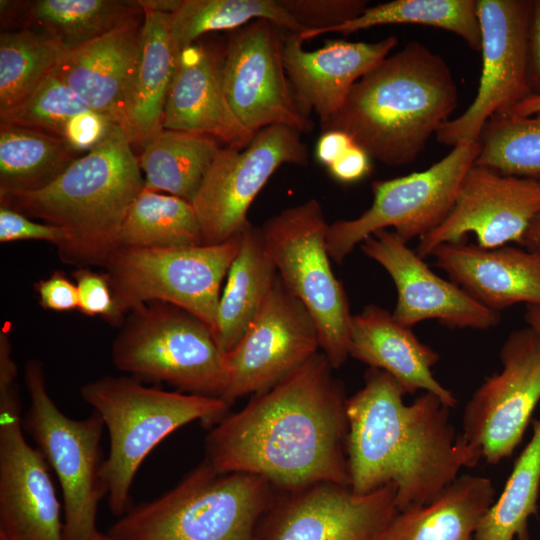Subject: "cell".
Segmentation results:
<instances>
[{
	"mask_svg": "<svg viewBox=\"0 0 540 540\" xmlns=\"http://www.w3.org/2000/svg\"><path fill=\"white\" fill-rule=\"evenodd\" d=\"M458 103L447 62L418 41L386 57L359 79L324 131L348 134L389 166L413 162Z\"/></svg>",
	"mask_w": 540,
	"mask_h": 540,
	"instance_id": "3",
	"label": "cell"
},
{
	"mask_svg": "<svg viewBox=\"0 0 540 540\" xmlns=\"http://www.w3.org/2000/svg\"><path fill=\"white\" fill-rule=\"evenodd\" d=\"M364 386L346 400L350 488L357 495L396 488L398 511L432 502L481 451L458 435L450 407L424 392L405 404L388 373L369 368Z\"/></svg>",
	"mask_w": 540,
	"mask_h": 540,
	"instance_id": "2",
	"label": "cell"
},
{
	"mask_svg": "<svg viewBox=\"0 0 540 540\" xmlns=\"http://www.w3.org/2000/svg\"><path fill=\"white\" fill-rule=\"evenodd\" d=\"M91 110L54 69L21 102L0 114V123L64 139L69 123Z\"/></svg>",
	"mask_w": 540,
	"mask_h": 540,
	"instance_id": "38",
	"label": "cell"
},
{
	"mask_svg": "<svg viewBox=\"0 0 540 540\" xmlns=\"http://www.w3.org/2000/svg\"><path fill=\"white\" fill-rule=\"evenodd\" d=\"M141 13L134 0L20 1L17 23L20 29L57 39L71 51Z\"/></svg>",
	"mask_w": 540,
	"mask_h": 540,
	"instance_id": "29",
	"label": "cell"
},
{
	"mask_svg": "<svg viewBox=\"0 0 540 540\" xmlns=\"http://www.w3.org/2000/svg\"><path fill=\"white\" fill-rule=\"evenodd\" d=\"M370 167V156L365 150L354 144L328 169L335 179L350 183L365 177L369 173Z\"/></svg>",
	"mask_w": 540,
	"mask_h": 540,
	"instance_id": "43",
	"label": "cell"
},
{
	"mask_svg": "<svg viewBox=\"0 0 540 540\" xmlns=\"http://www.w3.org/2000/svg\"><path fill=\"white\" fill-rule=\"evenodd\" d=\"M57 39L31 29L0 34V114L27 97L66 56Z\"/></svg>",
	"mask_w": 540,
	"mask_h": 540,
	"instance_id": "36",
	"label": "cell"
},
{
	"mask_svg": "<svg viewBox=\"0 0 540 540\" xmlns=\"http://www.w3.org/2000/svg\"><path fill=\"white\" fill-rule=\"evenodd\" d=\"M302 43L297 35H284L283 63L300 109L307 116L315 112L321 125L342 108L354 84L390 55L398 39L330 40L314 51Z\"/></svg>",
	"mask_w": 540,
	"mask_h": 540,
	"instance_id": "21",
	"label": "cell"
},
{
	"mask_svg": "<svg viewBox=\"0 0 540 540\" xmlns=\"http://www.w3.org/2000/svg\"><path fill=\"white\" fill-rule=\"evenodd\" d=\"M495 496L489 478L460 474L429 504L398 511L385 540H475Z\"/></svg>",
	"mask_w": 540,
	"mask_h": 540,
	"instance_id": "27",
	"label": "cell"
},
{
	"mask_svg": "<svg viewBox=\"0 0 540 540\" xmlns=\"http://www.w3.org/2000/svg\"><path fill=\"white\" fill-rule=\"evenodd\" d=\"M540 112V95H530L520 102L509 115L529 116Z\"/></svg>",
	"mask_w": 540,
	"mask_h": 540,
	"instance_id": "47",
	"label": "cell"
},
{
	"mask_svg": "<svg viewBox=\"0 0 540 540\" xmlns=\"http://www.w3.org/2000/svg\"><path fill=\"white\" fill-rule=\"evenodd\" d=\"M131 144L115 125L51 184L37 191L0 193V205L63 229L67 241L58 252L64 262L106 265L119 249L129 208L144 189Z\"/></svg>",
	"mask_w": 540,
	"mask_h": 540,
	"instance_id": "4",
	"label": "cell"
},
{
	"mask_svg": "<svg viewBox=\"0 0 540 540\" xmlns=\"http://www.w3.org/2000/svg\"><path fill=\"white\" fill-rule=\"evenodd\" d=\"M204 245L191 202L143 189L126 215L119 248L187 247Z\"/></svg>",
	"mask_w": 540,
	"mask_h": 540,
	"instance_id": "32",
	"label": "cell"
},
{
	"mask_svg": "<svg viewBox=\"0 0 540 540\" xmlns=\"http://www.w3.org/2000/svg\"><path fill=\"white\" fill-rule=\"evenodd\" d=\"M22 426L16 384L0 386V540H65L47 461Z\"/></svg>",
	"mask_w": 540,
	"mask_h": 540,
	"instance_id": "17",
	"label": "cell"
},
{
	"mask_svg": "<svg viewBox=\"0 0 540 540\" xmlns=\"http://www.w3.org/2000/svg\"><path fill=\"white\" fill-rule=\"evenodd\" d=\"M478 142L462 143L428 169L372 183L373 201L359 217L329 224L327 250L340 264L375 232L393 228L405 243L437 228L452 209L460 184L478 155Z\"/></svg>",
	"mask_w": 540,
	"mask_h": 540,
	"instance_id": "11",
	"label": "cell"
},
{
	"mask_svg": "<svg viewBox=\"0 0 540 540\" xmlns=\"http://www.w3.org/2000/svg\"><path fill=\"white\" fill-rule=\"evenodd\" d=\"M272 485L249 473H222L206 461L171 490L130 509L110 527L114 540H258Z\"/></svg>",
	"mask_w": 540,
	"mask_h": 540,
	"instance_id": "5",
	"label": "cell"
},
{
	"mask_svg": "<svg viewBox=\"0 0 540 540\" xmlns=\"http://www.w3.org/2000/svg\"><path fill=\"white\" fill-rule=\"evenodd\" d=\"M223 54L196 41L181 49L167 95L163 129L205 134L243 149L251 133L233 112L222 82Z\"/></svg>",
	"mask_w": 540,
	"mask_h": 540,
	"instance_id": "22",
	"label": "cell"
},
{
	"mask_svg": "<svg viewBox=\"0 0 540 540\" xmlns=\"http://www.w3.org/2000/svg\"><path fill=\"white\" fill-rule=\"evenodd\" d=\"M271 511L258 540H385L398 513L396 488L357 495L349 486L318 483L288 492Z\"/></svg>",
	"mask_w": 540,
	"mask_h": 540,
	"instance_id": "19",
	"label": "cell"
},
{
	"mask_svg": "<svg viewBox=\"0 0 540 540\" xmlns=\"http://www.w3.org/2000/svg\"><path fill=\"white\" fill-rule=\"evenodd\" d=\"M78 289V309L88 316H102L117 323L122 316L116 308L112 289L107 275H101L87 269H80L74 274Z\"/></svg>",
	"mask_w": 540,
	"mask_h": 540,
	"instance_id": "40",
	"label": "cell"
},
{
	"mask_svg": "<svg viewBox=\"0 0 540 540\" xmlns=\"http://www.w3.org/2000/svg\"><path fill=\"white\" fill-rule=\"evenodd\" d=\"M221 292L214 337L227 353L253 321L278 278V272L261 237L250 222L242 230L239 251Z\"/></svg>",
	"mask_w": 540,
	"mask_h": 540,
	"instance_id": "28",
	"label": "cell"
},
{
	"mask_svg": "<svg viewBox=\"0 0 540 540\" xmlns=\"http://www.w3.org/2000/svg\"><path fill=\"white\" fill-rule=\"evenodd\" d=\"M144 188L192 202L220 147L212 136L163 129L143 145Z\"/></svg>",
	"mask_w": 540,
	"mask_h": 540,
	"instance_id": "30",
	"label": "cell"
},
{
	"mask_svg": "<svg viewBox=\"0 0 540 540\" xmlns=\"http://www.w3.org/2000/svg\"><path fill=\"white\" fill-rule=\"evenodd\" d=\"M361 249L392 278L397 290L392 316L400 324L412 328L421 321L436 320L452 329L486 330L500 323L501 313L437 275L394 231L375 232L361 243Z\"/></svg>",
	"mask_w": 540,
	"mask_h": 540,
	"instance_id": "20",
	"label": "cell"
},
{
	"mask_svg": "<svg viewBox=\"0 0 540 540\" xmlns=\"http://www.w3.org/2000/svg\"><path fill=\"white\" fill-rule=\"evenodd\" d=\"M112 360L140 381L164 382L183 393L222 398L227 385L225 353L212 329L167 303L133 311L114 341Z\"/></svg>",
	"mask_w": 540,
	"mask_h": 540,
	"instance_id": "7",
	"label": "cell"
},
{
	"mask_svg": "<svg viewBox=\"0 0 540 540\" xmlns=\"http://www.w3.org/2000/svg\"><path fill=\"white\" fill-rule=\"evenodd\" d=\"M279 26L257 19L231 32L223 53L222 82L239 121L254 135L283 125L310 133L312 119L300 109L289 83Z\"/></svg>",
	"mask_w": 540,
	"mask_h": 540,
	"instance_id": "15",
	"label": "cell"
},
{
	"mask_svg": "<svg viewBox=\"0 0 540 540\" xmlns=\"http://www.w3.org/2000/svg\"><path fill=\"white\" fill-rule=\"evenodd\" d=\"M79 157L62 138L0 123V193L40 190Z\"/></svg>",
	"mask_w": 540,
	"mask_h": 540,
	"instance_id": "31",
	"label": "cell"
},
{
	"mask_svg": "<svg viewBox=\"0 0 540 540\" xmlns=\"http://www.w3.org/2000/svg\"><path fill=\"white\" fill-rule=\"evenodd\" d=\"M42 240L58 249L67 241L66 232L48 223H40L8 207L0 205V241Z\"/></svg>",
	"mask_w": 540,
	"mask_h": 540,
	"instance_id": "41",
	"label": "cell"
},
{
	"mask_svg": "<svg viewBox=\"0 0 540 540\" xmlns=\"http://www.w3.org/2000/svg\"><path fill=\"white\" fill-rule=\"evenodd\" d=\"M80 393L109 433L104 479L110 511L117 517L130 509L135 475L153 448L195 420L219 422L230 406L219 397L164 391L128 376L102 377L83 385Z\"/></svg>",
	"mask_w": 540,
	"mask_h": 540,
	"instance_id": "6",
	"label": "cell"
},
{
	"mask_svg": "<svg viewBox=\"0 0 540 540\" xmlns=\"http://www.w3.org/2000/svg\"><path fill=\"white\" fill-rule=\"evenodd\" d=\"M481 30L482 71L477 94L458 117L436 131L439 143L476 142L486 122L509 115L529 97L528 29L532 1L476 0Z\"/></svg>",
	"mask_w": 540,
	"mask_h": 540,
	"instance_id": "12",
	"label": "cell"
},
{
	"mask_svg": "<svg viewBox=\"0 0 540 540\" xmlns=\"http://www.w3.org/2000/svg\"><path fill=\"white\" fill-rule=\"evenodd\" d=\"M528 81L531 95H540V0L532 1L528 29Z\"/></svg>",
	"mask_w": 540,
	"mask_h": 540,
	"instance_id": "44",
	"label": "cell"
},
{
	"mask_svg": "<svg viewBox=\"0 0 540 540\" xmlns=\"http://www.w3.org/2000/svg\"><path fill=\"white\" fill-rule=\"evenodd\" d=\"M354 144L352 138L345 132L324 131L316 145V157L319 162L330 167Z\"/></svg>",
	"mask_w": 540,
	"mask_h": 540,
	"instance_id": "45",
	"label": "cell"
},
{
	"mask_svg": "<svg viewBox=\"0 0 540 540\" xmlns=\"http://www.w3.org/2000/svg\"><path fill=\"white\" fill-rule=\"evenodd\" d=\"M35 288L44 309L53 311L78 309L77 286L61 272L57 271L49 278L39 281L35 284Z\"/></svg>",
	"mask_w": 540,
	"mask_h": 540,
	"instance_id": "42",
	"label": "cell"
},
{
	"mask_svg": "<svg viewBox=\"0 0 540 540\" xmlns=\"http://www.w3.org/2000/svg\"><path fill=\"white\" fill-rule=\"evenodd\" d=\"M242 231L215 245L119 248L105 265L120 315L154 302L196 316L215 331L221 285Z\"/></svg>",
	"mask_w": 540,
	"mask_h": 540,
	"instance_id": "8",
	"label": "cell"
},
{
	"mask_svg": "<svg viewBox=\"0 0 540 540\" xmlns=\"http://www.w3.org/2000/svg\"><path fill=\"white\" fill-rule=\"evenodd\" d=\"M449 279L486 308L501 313L518 303L540 306V247L446 243L430 254Z\"/></svg>",
	"mask_w": 540,
	"mask_h": 540,
	"instance_id": "23",
	"label": "cell"
},
{
	"mask_svg": "<svg viewBox=\"0 0 540 540\" xmlns=\"http://www.w3.org/2000/svg\"><path fill=\"white\" fill-rule=\"evenodd\" d=\"M499 357L501 370L485 378L462 416V436L492 465L513 454L540 401V334L529 326L510 332Z\"/></svg>",
	"mask_w": 540,
	"mask_h": 540,
	"instance_id": "14",
	"label": "cell"
},
{
	"mask_svg": "<svg viewBox=\"0 0 540 540\" xmlns=\"http://www.w3.org/2000/svg\"><path fill=\"white\" fill-rule=\"evenodd\" d=\"M281 3L304 28L297 35L302 41L353 20L368 7L365 0H281Z\"/></svg>",
	"mask_w": 540,
	"mask_h": 540,
	"instance_id": "39",
	"label": "cell"
},
{
	"mask_svg": "<svg viewBox=\"0 0 540 540\" xmlns=\"http://www.w3.org/2000/svg\"><path fill=\"white\" fill-rule=\"evenodd\" d=\"M30 406L23 427L36 443L60 483L64 502L65 540H90L98 531L100 501L107 495L106 458L101 445L103 419L93 412L85 419L65 415L50 397L44 367L38 360L25 366Z\"/></svg>",
	"mask_w": 540,
	"mask_h": 540,
	"instance_id": "10",
	"label": "cell"
},
{
	"mask_svg": "<svg viewBox=\"0 0 540 540\" xmlns=\"http://www.w3.org/2000/svg\"><path fill=\"white\" fill-rule=\"evenodd\" d=\"M139 53L128 87L123 130L142 146L163 130L167 95L181 48L170 25L171 14L143 11Z\"/></svg>",
	"mask_w": 540,
	"mask_h": 540,
	"instance_id": "26",
	"label": "cell"
},
{
	"mask_svg": "<svg viewBox=\"0 0 540 540\" xmlns=\"http://www.w3.org/2000/svg\"><path fill=\"white\" fill-rule=\"evenodd\" d=\"M524 319L529 327L540 334V306L528 305L526 307Z\"/></svg>",
	"mask_w": 540,
	"mask_h": 540,
	"instance_id": "49",
	"label": "cell"
},
{
	"mask_svg": "<svg viewBox=\"0 0 540 540\" xmlns=\"http://www.w3.org/2000/svg\"><path fill=\"white\" fill-rule=\"evenodd\" d=\"M474 165L500 174L540 180V112L494 116L477 140Z\"/></svg>",
	"mask_w": 540,
	"mask_h": 540,
	"instance_id": "37",
	"label": "cell"
},
{
	"mask_svg": "<svg viewBox=\"0 0 540 540\" xmlns=\"http://www.w3.org/2000/svg\"><path fill=\"white\" fill-rule=\"evenodd\" d=\"M257 19L269 20L294 35L305 31L281 0H182L170 16V25L182 49L207 32L234 31Z\"/></svg>",
	"mask_w": 540,
	"mask_h": 540,
	"instance_id": "35",
	"label": "cell"
},
{
	"mask_svg": "<svg viewBox=\"0 0 540 540\" xmlns=\"http://www.w3.org/2000/svg\"><path fill=\"white\" fill-rule=\"evenodd\" d=\"M348 355L388 373L405 393L422 390L436 395L450 408L457 405L456 397L432 373L440 360L439 353L378 305L370 304L352 315Z\"/></svg>",
	"mask_w": 540,
	"mask_h": 540,
	"instance_id": "24",
	"label": "cell"
},
{
	"mask_svg": "<svg viewBox=\"0 0 540 540\" xmlns=\"http://www.w3.org/2000/svg\"><path fill=\"white\" fill-rule=\"evenodd\" d=\"M320 349L315 322L279 275L237 344L225 353L229 405L264 391L299 368Z\"/></svg>",
	"mask_w": 540,
	"mask_h": 540,
	"instance_id": "16",
	"label": "cell"
},
{
	"mask_svg": "<svg viewBox=\"0 0 540 540\" xmlns=\"http://www.w3.org/2000/svg\"><path fill=\"white\" fill-rule=\"evenodd\" d=\"M540 491V419L516 459L505 487L482 518L475 540H530L528 520L537 513Z\"/></svg>",
	"mask_w": 540,
	"mask_h": 540,
	"instance_id": "33",
	"label": "cell"
},
{
	"mask_svg": "<svg viewBox=\"0 0 540 540\" xmlns=\"http://www.w3.org/2000/svg\"><path fill=\"white\" fill-rule=\"evenodd\" d=\"M144 13L68 51L57 75L89 108L123 129L128 87L135 69Z\"/></svg>",
	"mask_w": 540,
	"mask_h": 540,
	"instance_id": "25",
	"label": "cell"
},
{
	"mask_svg": "<svg viewBox=\"0 0 540 540\" xmlns=\"http://www.w3.org/2000/svg\"><path fill=\"white\" fill-rule=\"evenodd\" d=\"M301 133L274 125L257 132L243 149L220 148L192 200L204 245L220 244L249 223L252 202L283 164L306 165Z\"/></svg>",
	"mask_w": 540,
	"mask_h": 540,
	"instance_id": "13",
	"label": "cell"
},
{
	"mask_svg": "<svg viewBox=\"0 0 540 540\" xmlns=\"http://www.w3.org/2000/svg\"><path fill=\"white\" fill-rule=\"evenodd\" d=\"M539 214L540 180L503 175L473 165L460 184L448 216L419 239L416 253L425 259L441 244L465 242L469 233L483 248L511 242L522 245Z\"/></svg>",
	"mask_w": 540,
	"mask_h": 540,
	"instance_id": "18",
	"label": "cell"
},
{
	"mask_svg": "<svg viewBox=\"0 0 540 540\" xmlns=\"http://www.w3.org/2000/svg\"><path fill=\"white\" fill-rule=\"evenodd\" d=\"M259 228L281 281L313 318L322 353L334 369L341 367L349 357L352 315L330 264L329 224L319 202L310 199L290 207Z\"/></svg>",
	"mask_w": 540,
	"mask_h": 540,
	"instance_id": "9",
	"label": "cell"
},
{
	"mask_svg": "<svg viewBox=\"0 0 540 540\" xmlns=\"http://www.w3.org/2000/svg\"><path fill=\"white\" fill-rule=\"evenodd\" d=\"M182 0H137L135 3L142 10L173 14Z\"/></svg>",
	"mask_w": 540,
	"mask_h": 540,
	"instance_id": "46",
	"label": "cell"
},
{
	"mask_svg": "<svg viewBox=\"0 0 540 540\" xmlns=\"http://www.w3.org/2000/svg\"><path fill=\"white\" fill-rule=\"evenodd\" d=\"M417 24L449 31L474 51L481 48L476 0H395L367 7L358 17L326 33L344 35L376 26Z\"/></svg>",
	"mask_w": 540,
	"mask_h": 540,
	"instance_id": "34",
	"label": "cell"
},
{
	"mask_svg": "<svg viewBox=\"0 0 540 540\" xmlns=\"http://www.w3.org/2000/svg\"><path fill=\"white\" fill-rule=\"evenodd\" d=\"M90 540H114L108 533L104 534L99 531Z\"/></svg>",
	"mask_w": 540,
	"mask_h": 540,
	"instance_id": "50",
	"label": "cell"
},
{
	"mask_svg": "<svg viewBox=\"0 0 540 540\" xmlns=\"http://www.w3.org/2000/svg\"><path fill=\"white\" fill-rule=\"evenodd\" d=\"M522 246L529 249L540 247V214L533 220L527 230Z\"/></svg>",
	"mask_w": 540,
	"mask_h": 540,
	"instance_id": "48",
	"label": "cell"
},
{
	"mask_svg": "<svg viewBox=\"0 0 540 540\" xmlns=\"http://www.w3.org/2000/svg\"><path fill=\"white\" fill-rule=\"evenodd\" d=\"M318 352L225 416L205 440V460L222 473H249L287 492L318 483L350 487L342 384Z\"/></svg>",
	"mask_w": 540,
	"mask_h": 540,
	"instance_id": "1",
	"label": "cell"
}]
</instances>
